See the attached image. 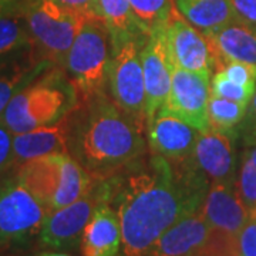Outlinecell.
<instances>
[{
  "mask_svg": "<svg viewBox=\"0 0 256 256\" xmlns=\"http://www.w3.org/2000/svg\"><path fill=\"white\" fill-rule=\"evenodd\" d=\"M210 184L186 160L151 156L118 182L117 214L126 256H148L175 222L201 208Z\"/></svg>",
  "mask_w": 256,
  "mask_h": 256,
  "instance_id": "obj_1",
  "label": "cell"
},
{
  "mask_svg": "<svg viewBox=\"0 0 256 256\" xmlns=\"http://www.w3.org/2000/svg\"><path fill=\"white\" fill-rule=\"evenodd\" d=\"M73 114V112H72ZM70 141L74 156L92 181H106L144 154V126L101 92L82 101Z\"/></svg>",
  "mask_w": 256,
  "mask_h": 256,
  "instance_id": "obj_2",
  "label": "cell"
},
{
  "mask_svg": "<svg viewBox=\"0 0 256 256\" xmlns=\"http://www.w3.org/2000/svg\"><path fill=\"white\" fill-rule=\"evenodd\" d=\"M78 106V96L62 70H47L10 100L0 120L13 134L46 127Z\"/></svg>",
  "mask_w": 256,
  "mask_h": 256,
  "instance_id": "obj_3",
  "label": "cell"
},
{
  "mask_svg": "<svg viewBox=\"0 0 256 256\" xmlns=\"http://www.w3.org/2000/svg\"><path fill=\"white\" fill-rule=\"evenodd\" d=\"M18 178L48 210L77 201L92 188V178L68 154H50L20 165Z\"/></svg>",
  "mask_w": 256,
  "mask_h": 256,
  "instance_id": "obj_4",
  "label": "cell"
},
{
  "mask_svg": "<svg viewBox=\"0 0 256 256\" xmlns=\"http://www.w3.org/2000/svg\"><path fill=\"white\" fill-rule=\"evenodd\" d=\"M110 58V30L100 16L87 14L66 58L78 100L84 101L104 92Z\"/></svg>",
  "mask_w": 256,
  "mask_h": 256,
  "instance_id": "obj_5",
  "label": "cell"
},
{
  "mask_svg": "<svg viewBox=\"0 0 256 256\" xmlns=\"http://www.w3.org/2000/svg\"><path fill=\"white\" fill-rule=\"evenodd\" d=\"M22 10L28 22L33 48L56 66L66 64L86 13L70 9L56 0H28Z\"/></svg>",
  "mask_w": 256,
  "mask_h": 256,
  "instance_id": "obj_6",
  "label": "cell"
},
{
  "mask_svg": "<svg viewBox=\"0 0 256 256\" xmlns=\"http://www.w3.org/2000/svg\"><path fill=\"white\" fill-rule=\"evenodd\" d=\"M144 33L111 37V58L107 82L110 97L121 110L146 128V84L141 50L146 44Z\"/></svg>",
  "mask_w": 256,
  "mask_h": 256,
  "instance_id": "obj_7",
  "label": "cell"
},
{
  "mask_svg": "<svg viewBox=\"0 0 256 256\" xmlns=\"http://www.w3.org/2000/svg\"><path fill=\"white\" fill-rule=\"evenodd\" d=\"M50 210L16 180L0 186V248L24 244L40 234Z\"/></svg>",
  "mask_w": 256,
  "mask_h": 256,
  "instance_id": "obj_8",
  "label": "cell"
},
{
  "mask_svg": "<svg viewBox=\"0 0 256 256\" xmlns=\"http://www.w3.org/2000/svg\"><path fill=\"white\" fill-rule=\"evenodd\" d=\"M112 185L106 181L92 184V188L77 201L63 208L50 210L40 230L42 244L53 249L74 248L82 242L86 225L92 216L98 204L106 200L110 201Z\"/></svg>",
  "mask_w": 256,
  "mask_h": 256,
  "instance_id": "obj_9",
  "label": "cell"
},
{
  "mask_svg": "<svg viewBox=\"0 0 256 256\" xmlns=\"http://www.w3.org/2000/svg\"><path fill=\"white\" fill-rule=\"evenodd\" d=\"M210 74L194 73L174 67L171 90L161 110L184 120L200 132H204L210 130Z\"/></svg>",
  "mask_w": 256,
  "mask_h": 256,
  "instance_id": "obj_10",
  "label": "cell"
},
{
  "mask_svg": "<svg viewBox=\"0 0 256 256\" xmlns=\"http://www.w3.org/2000/svg\"><path fill=\"white\" fill-rule=\"evenodd\" d=\"M165 43L174 67L210 76L215 68L205 34L188 23L176 9L165 26Z\"/></svg>",
  "mask_w": 256,
  "mask_h": 256,
  "instance_id": "obj_11",
  "label": "cell"
},
{
  "mask_svg": "<svg viewBox=\"0 0 256 256\" xmlns=\"http://www.w3.org/2000/svg\"><path fill=\"white\" fill-rule=\"evenodd\" d=\"M146 84V124L164 107L171 90L172 62L165 43V26L151 33L141 50Z\"/></svg>",
  "mask_w": 256,
  "mask_h": 256,
  "instance_id": "obj_12",
  "label": "cell"
},
{
  "mask_svg": "<svg viewBox=\"0 0 256 256\" xmlns=\"http://www.w3.org/2000/svg\"><path fill=\"white\" fill-rule=\"evenodd\" d=\"M234 131L208 130L200 132L190 164L210 184L235 182Z\"/></svg>",
  "mask_w": 256,
  "mask_h": 256,
  "instance_id": "obj_13",
  "label": "cell"
},
{
  "mask_svg": "<svg viewBox=\"0 0 256 256\" xmlns=\"http://www.w3.org/2000/svg\"><path fill=\"white\" fill-rule=\"evenodd\" d=\"M200 210L214 232L234 240L250 216L235 182L210 184Z\"/></svg>",
  "mask_w": 256,
  "mask_h": 256,
  "instance_id": "obj_14",
  "label": "cell"
},
{
  "mask_svg": "<svg viewBox=\"0 0 256 256\" xmlns=\"http://www.w3.org/2000/svg\"><path fill=\"white\" fill-rule=\"evenodd\" d=\"M148 146L152 154L171 161H182L191 156L200 131L184 120L160 110L146 124Z\"/></svg>",
  "mask_w": 256,
  "mask_h": 256,
  "instance_id": "obj_15",
  "label": "cell"
},
{
  "mask_svg": "<svg viewBox=\"0 0 256 256\" xmlns=\"http://www.w3.org/2000/svg\"><path fill=\"white\" fill-rule=\"evenodd\" d=\"M210 47L215 70L229 62L256 66V26L235 18L222 28L204 33Z\"/></svg>",
  "mask_w": 256,
  "mask_h": 256,
  "instance_id": "obj_16",
  "label": "cell"
},
{
  "mask_svg": "<svg viewBox=\"0 0 256 256\" xmlns=\"http://www.w3.org/2000/svg\"><path fill=\"white\" fill-rule=\"evenodd\" d=\"M214 230L201 210L185 215L165 232L148 256H196L208 246Z\"/></svg>",
  "mask_w": 256,
  "mask_h": 256,
  "instance_id": "obj_17",
  "label": "cell"
},
{
  "mask_svg": "<svg viewBox=\"0 0 256 256\" xmlns=\"http://www.w3.org/2000/svg\"><path fill=\"white\" fill-rule=\"evenodd\" d=\"M72 112L52 126L36 128L22 134H14V164L22 165L30 160L50 154H68Z\"/></svg>",
  "mask_w": 256,
  "mask_h": 256,
  "instance_id": "obj_18",
  "label": "cell"
},
{
  "mask_svg": "<svg viewBox=\"0 0 256 256\" xmlns=\"http://www.w3.org/2000/svg\"><path fill=\"white\" fill-rule=\"evenodd\" d=\"M84 256H116L122 245L120 216L108 204V200L98 204L92 216L86 225L82 236Z\"/></svg>",
  "mask_w": 256,
  "mask_h": 256,
  "instance_id": "obj_19",
  "label": "cell"
},
{
  "mask_svg": "<svg viewBox=\"0 0 256 256\" xmlns=\"http://www.w3.org/2000/svg\"><path fill=\"white\" fill-rule=\"evenodd\" d=\"M52 63L36 58L32 54L28 60H14L0 64V117L10 100L30 82L50 68Z\"/></svg>",
  "mask_w": 256,
  "mask_h": 256,
  "instance_id": "obj_20",
  "label": "cell"
},
{
  "mask_svg": "<svg viewBox=\"0 0 256 256\" xmlns=\"http://www.w3.org/2000/svg\"><path fill=\"white\" fill-rule=\"evenodd\" d=\"M175 9L194 28L208 33L236 18L229 0H174Z\"/></svg>",
  "mask_w": 256,
  "mask_h": 256,
  "instance_id": "obj_21",
  "label": "cell"
},
{
  "mask_svg": "<svg viewBox=\"0 0 256 256\" xmlns=\"http://www.w3.org/2000/svg\"><path fill=\"white\" fill-rule=\"evenodd\" d=\"M22 48H33V42L20 8L0 16V58Z\"/></svg>",
  "mask_w": 256,
  "mask_h": 256,
  "instance_id": "obj_22",
  "label": "cell"
},
{
  "mask_svg": "<svg viewBox=\"0 0 256 256\" xmlns=\"http://www.w3.org/2000/svg\"><path fill=\"white\" fill-rule=\"evenodd\" d=\"M97 14L106 22L111 37L142 33L134 18L130 0H97Z\"/></svg>",
  "mask_w": 256,
  "mask_h": 256,
  "instance_id": "obj_23",
  "label": "cell"
},
{
  "mask_svg": "<svg viewBox=\"0 0 256 256\" xmlns=\"http://www.w3.org/2000/svg\"><path fill=\"white\" fill-rule=\"evenodd\" d=\"M172 3L174 0H130L138 28L146 36L166 26L175 12Z\"/></svg>",
  "mask_w": 256,
  "mask_h": 256,
  "instance_id": "obj_24",
  "label": "cell"
},
{
  "mask_svg": "<svg viewBox=\"0 0 256 256\" xmlns=\"http://www.w3.org/2000/svg\"><path fill=\"white\" fill-rule=\"evenodd\" d=\"M246 108V104L210 94V101H208L210 130L225 131V132L235 131V128L238 127L245 117Z\"/></svg>",
  "mask_w": 256,
  "mask_h": 256,
  "instance_id": "obj_25",
  "label": "cell"
},
{
  "mask_svg": "<svg viewBox=\"0 0 256 256\" xmlns=\"http://www.w3.org/2000/svg\"><path fill=\"white\" fill-rule=\"evenodd\" d=\"M239 196L250 215H256V162L244 156L239 174L235 180Z\"/></svg>",
  "mask_w": 256,
  "mask_h": 256,
  "instance_id": "obj_26",
  "label": "cell"
},
{
  "mask_svg": "<svg viewBox=\"0 0 256 256\" xmlns=\"http://www.w3.org/2000/svg\"><path fill=\"white\" fill-rule=\"evenodd\" d=\"M255 92L256 90L230 82L220 72H216L214 74L212 82H210V94H214L216 97H222V98L236 101V102H242L246 106H249Z\"/></svg>",
  "mask_w": 256,
  "mask_h": 256,
  "instance_id": "obj_27",
  "label": "cell"
},
{
  "mask_svg": "<svg viewBox=\"0 0 256 256\" xmlns=\"http://www.w3.org/2000/svg\"><path fill=\"white\" fill-rule=\"evenodd\" d=\"M218 72H220L230 82L248 87V88L256 90L255 64L244 63V62H229Z\"/></svg>",
  "mask_w": 256,
  "mask_h": 256,
  "instance_id": "obj_28",
  "label": "cell"
},
{
  "mask_svg": "<svg viewBox=\"0 0 256 256\" xmlns=\"http://www.w3.org/2000/svg\"><path fill=\"white\" fill-rule=\"evenodd\" d=\"M238 256H256V215H250L235 240Z\"/></svg>",
  "mask_w": 256,
  "mask_h": 256,
  "instance_id": "obj_29",
  "label": "cell"
},
{
  "mask_svg": "<svg viewBox=\"0 0 256 256\" xmlns=\"http://www.w3.org/2000/svg\"><path fill=\"white\" fill-rule=\"evenodd\" d=\"M8 126L0 120V174L6 172L14 164L13 137Z\"/></svg>",
  "mask_w": 256,
  "mask_h": 256,
  "instance_id": "obj_30",
  "label": "cell"
},
{
  "mask_svg": "<svg viewBox=\"0 0 256 256\" xmlns=\"http://www.w3.org/2000/svg\"><path fill=\"white\" fill-rule=\"evenodd\" d=\"M240 132L248 146H256V92L249 102L246 114L240 122Z\"/></svg>",
  "mask_w": 256,
  "mask_h": 256,
  "instance_id": "obj_31",
  "label": "cell"
},
{
  "mask_svg": "<svg viewBox=\"0 0 256 256\" xmlns=\"http://www.w3.org/2000/svg\"><path fill=\"white\" fill-rule=\"evenodd\" d=\"M235 16L256 26V0H229Z\"/></svg>",
  "mask_w": 256,
  "mask_h": 256,
  "instance_id": "obj_32",
  "label": "cell"
},
{
  "mask_svg": "<svg viewBox=\"0 0 256 256\" xmlns=\"http://www.w3.org/2000/svg\"><path fill=\"white\" fill-rule=\"evenodd\" d=\"M56 2L86 14H97V0H56Z\"/></svg>",
  "mask_w": 256,
  "mask_h": 256,
  "instance_id": "obj_33",
  "label": "cell"
},
{
  "mask_svg": "<svg viewBox=\"0 0 256 256\" xmlns=\"http://www.w3.org/2000/svg\"><path fill=\"white\" fill-rule=\"evenodd\" d=\"M23 4L22 3H18V2H13V0H0V16L9 13V12H13V10L20 9Z\"/></svg>",
  "mask_w": 256,
  "mask_h": 256,
  "instance_id": "obj_34",
  "label": "cell"
},
{
  "mask_svg": "<svg viewBox=\"0 0 256 256\" xmlns=\"http://www.w3.org/2000/svg\"><path fill=\"white\" fill-rule=\"evenodd\" d=\"M244 156H249V158H250V160H252L254 162H256V146H254L252 148H249V150H248V151L245 152V154H244Z\"/></svg>",
  "mask_w": 256,
  "mask_h": 256,
  "instance_id": "obj_35",
  "label": "cell"
},
{
  "mask_svg": "<svg viewBox=\"0 0 256 256\" xmlns=\"http://www.w3.org/2000/svg\"><path fill=\"white\" fill-rule=\"evenodd\" d=\"M40 256H70V255H66V254H57V252H46V254H42Z\"/></svg>",
  "mask_w": 256,
  "mask_h": 256,
  "instance_id": "obj_36",
  "label": "cell"
},
{
  "mask_svg": "<svg viewBox=\"0 0 256 256\" xmlns=\"http://www.w3.org/2000/svg\"><path fill=\"white\" fill-rule=\"evenodd\" d=\"M13 2H18V3H22V4H24L28 0H13Z\"/></svg>",
  "mask_w": 256,
  "mask_h": 256,
  "instance_id": "obj_37",
  "label": "cell"
}]
</instances>
